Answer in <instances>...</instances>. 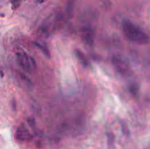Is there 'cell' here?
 Wrapping results in <instances>:
<instances>
[{
    "label": "cell",
    "mask_w": 150,
    "mask_h": 149,
    "mask_svg": "<svg viewBox=\"0 0 150 149\" xmlns=\"http://www.w3.org/2000/svg\"><path fill=\"white\" fill-rule=\"evenodd\" d=\"M77 56H78V59H79L83 63H84V65H88V61L86 60V58L84 57V55H83L81 52H77Z\"/></svg>",
    "instance_id": "4"
},
{
    "label": "cell",
    "mask_w": 150,
    "mask_h": 149,
    "mask_svg": "<svg viewBox=\"0 0 150 149\" xmlns=\"http://www.w3.org/2000/svg\"><path fill=\"white\" fill-rule=\"evenodd\" d=\"M16 138L19 141H28L32 139V134L30 133V132L28 131V129L25 126V125H21L17 132H16Z\"/></svg>",
    "instance_id": "3"
},
{
    "label": "cell",
    "mask_w": 150,
    "mask_h": 149,
    "mask_svg": "<svg viewBox=\"0 0 150 149\" xmlns=\"http://www.w3.org/2000/svg\"><path fill=\"white\" fill-rule=\"evenodd\" d=\"M122 30L127 39L132 42L143 45L149 43V41L148 34L144 31H142L139 26L135 25L130 21H125L123 23Z\"/></svg>",
    "instance_id": "1"
},
{
    "label": "cell",
    "mask_w": 150,
    "mask_h": 149,
    "mask_svg": "<svg viewBox=\"0 0 150 149\" xmlns=\"http://www.w3.org/2000/svg\"><path fill=\"white\" fill-rule=\"evenodd\" d=\"M18 61L19 62V65L25 70L27 71H32L33 70L34 68V66H33V63L30 58V56L25 54H18Z\"/></svg>",
    "instance_id": "2"
}]
</instances>
